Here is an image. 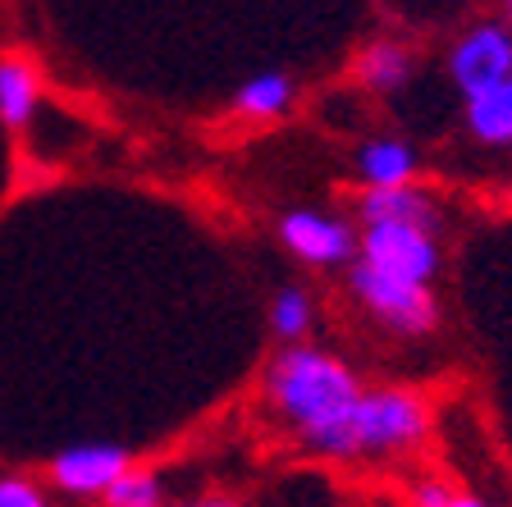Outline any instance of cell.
<instances>
[{"label":"cell","instance_id":"cell-1","mask_svg":"<svg viewBox=\"0 0 512 507\" xmlns=\"http://www.w3.org/2000/svg\"><path fill=\"white\" fill-rule=\"evenodd\" d=\"M270 402L288 425H298L307 448H316L330 439V430L348 416V407L362 398V384L343 361L325 357L316 348L293 343L288 352H279L270 366Z\"/></svg>","mask_w":512,"mask_h":507},{"label":"cell","instance_id":"cell-2","mask_svg":"<svg viewBox=\"0 0 512 507\" xmlns=\"http://www.w3.org/2000/svg\"><path fill=\"white\" fill-rule=\"evenodd\" d=\"M426 434V402L403 389H375L348 407L330 439L320 444L325 457H375L407 448Z\"/></svg>","mask_w":512,"mask_h":507},{"label":"cell","instance_id":"cell-3","mask_svg":"<svg viewBox=\"0 0 512 507\" xmlns=\"http://www.w3.org/2000/svg\"><path fill=\"white\" fill-rule=\"evenodd\" d=\"M362 261L384 270V275L412 279L426 284L439 265V247L430 238V224H412V220H366V238H362Z\"/></svg>","mask_w":512,"mask_h":507},{"label":"cell","instance_id":"cell-4","mask_svg":"<svg viewBox=\"0 0 512 507\" xmlns=\"http://www.w3.org/2000/svg\"><path fill=\"white\" fill-rule=\"evenodd\" d=\"M352 293L362 297L384 325H394L398 334H426V329L435 325V302H430L426 284L384 275V270H375V265L362 261L352 270Z\"/></svg>","mask_w":512,"mask_h":507},{"label":"cell","instance_id":"cell-5","mask_svg":"<svg viewBox=\"0 0 512 507\" xmlns=\"http://www.w3.org/2000/svg\"><path fill=\"white\" fill-rule=\"evenodd\" d=\"M128 448L119 444H83V448H64L51 462V485L64 489L74 498H101L119 476L128 471Z\"/></svg>","mask_w":512,"mask_h":507},{"label":"cell","instance_id":"cell-6","mask_svg":"<svg viewBox=\"0 0 512 507\" xmlns=\"http://www.w3.org/2000/svg\"><path fill=\"white\" fill-rule=\"evenodd\" d=\"M512 74V32L499 23H480L453 51V78H458L462 92H480V87L508 83Z\"/></svg>","mask_w":512,"mask_h":507},{"label":"cell","instance_id":"cell-7","mask_svg":"<svg viewBox=\"0 0 512 507\" xmlns=\"http://www.w3.org/2000/svg\"><path fill=\"white\" fill-rule=\"evenodd\" d=\"M279 233H284V243L311 265H343L352 256V229L330 220V215L293 211V215H284Z\"/></svg>","mask_w":512,"mask_h":507},{"label":"cell","instance_id":"cell-8","mask_svg":"<svg viewBox=\"0 0 512 507\" xmlns=\"http://www.w3.org/2000/svg\"><path fill=\"white\" fill-rule=\"evenodd\" d=\"M37 96H42V74L37 64L19 51L0 55V119L5 128H23L37 110Z\"/></svg>","mask_w":512,"mask_h":507},{"label":"cell","instance_id":"cell-9","mask_svg":"<svg viewBox=\"0 0 512 507\" xmlns=\"http://www.w3.org/2000/svg\"><path fill=\"white\" fill-rule=\"evenodd\" d=\"M467 124L480 142H512V87L494 83L467 96Z\"/></svg>","mask_w":512,"mask_h":507},{"label":"cell","instance_id":"cell-10","mask_svg":"<svg viewBox=\"0 0 512 507\" xmlns=\"http://www.w3.org/2000/svg\"><path fill=\"white\" fill-rule=\"evenodd\" d=\"M362 220H412V224H430L435 211L421 192H412L407 183H394V188H375L366 192L362 201Z\"/></svg>","mask_w":512,"mask_h":507},{"label":"cell","instance_id":"cell-11","mask_svg":"<svg viewBox=\"0 0 512 507\" xmlns=\"http://www.w3.org/2000/svg\"><path fill=\"white\" fill-rule=\"evenodd\" d=\"M416 169V151L407 147V142H371V147L362 151V174L371 188H394V183H407Z\"/></svg>","mask_w":512,"mask_h":507},{"label":"cell","instance_id":"cell-12","mask_svg":"<svg viewBox=\"0 0 512 507\" xmlns=\"http://www.w3.org/2000/svg\"><path fill=\"white\" fill-rule=\"evenodd\" d=\"M288 101H293V83H288L284 74H256L243 83L234 110L243 119H275L288 110Z\"/></svg>","mask_w":512,"mask_h":507},{"label":"cell","instance_id":"cell-13","mask_svg":"<svg viewBox=\"0 0 512 507\" xmlns=\"http://www.w3.org/2000/svg\"><path fill=\"white\" fill-rule=\"evenodd\" d=\"M407 74H412V60H407L398 46H389V42L371 46V51L357 60V78H362L371 92H394V87L407 83Z\"/></svg>","mask_w":512,"mask_h":507},{"label":"cell","instance_id":"cell-14","mask_svg":"<svg viewBox=\"0 0 512 507\" xmlns=\"http://www.w3.org/2000/svg\"><path fill=\"white\" fill-rule=\"evenodd\" d=\"M101 498H106L110 507H156L165 494H160V480L151 476V471H133V466H128Z\"/></svg>","mask_w":512,"mask_h":507},{"label":"cell","instance_id":"cell-15","mask_svg":"<svg viewBox=\"0 0 512 507\" xmlns=\"http://www.w3.org/2000/svg\"><path fill=\"white\" fill-rule=\"evenodd\" d=\"M270 325H275L279 338H293V343H298L311 325V302L298 288H284V293L275 297V307H270Z\"/></svg>","mask_w":512,"mask_h":507},{"label":"cell","instance_id":"cell-16","mask_svg":"<svg viewBox=\"0 0 512 507\" xmlns=\"http://www.w3.org/2000/svg\"><path fill=\"white\" fill-rule=\"evenodd\" d=\"M46 494L23 476H0V507H42Z\"/></svg>","mask_w":512,"mask_h":507},{"label":"cell","instance_id":"cell-17","mask_svg":"<svg viewBox=\"0 0 512 507\" xmlns=\"http://www.w3.org/2000/svg\"><path fill=\"white\" fill-rule=\"evenodd\" d=\"M412 498L416 503H426V507H471L476 503V498H467V494H448V489H430V485L412 489Z\"/></svg>","mask_w":512,"mask_h":507},{"label":"cell","instance_id":"cell-18","mask_svg":"<svg viewBox=\"0 0 512 507\" xmlns=\"http://www.w3.org/2000/svg\"><path fill=\"white\" fill-rule=\"evenodd\" d=\"M508 87H512V74H508Z\"/></svg>","mask_w":512,"mask_h":507}]
</instances>
